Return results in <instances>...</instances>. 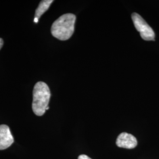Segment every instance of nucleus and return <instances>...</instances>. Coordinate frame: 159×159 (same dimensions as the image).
<instances>
[{
  "label": "nucleus",
  "mask_w": 159,
  "mask_h": 159,
  "mask_svg": "<svg viewBox=\"0 0 159 159\" xmlns=\"http://www.w3.org/2000/svg\"><path fill=\"white\" fill-rule=\"evenodd\" d=\"M76 17L73 14L68 13L60 16L51 26L52 36L61 41L67 40L74 33Z\"/></svg>",
  "instance_id": "1"
},
{
  "label": "nucleus",
  "mask_w": 159,
  "mask_h": 159,
  "mask_svg": "<svg viewBox=\"0 0 159 159\" xmlns=\"http://www.w3.org/2000/svg\"><path fill=\"white\" fill-rule=\"evenodd\" d=\"M51 93L48 85L43 81H39L34 85L32 108L34 114L41 116L46 113L48 107Z\"/></svg>",
  "instance_id": "2"
},
{
  "label": "nucleus",
  "mask_w": 159,
  "mask_h": 159,
  "mask_svg": "<svg viewBox=\"0 0 159 159\" xmlns=\"http://www.w3.org/2000/svg\"><path fill=\"white\" fill-rule=\"evenodd\" d=\"M131 18L134 27L140 33L143 39L146 41H153L155 33L153 30L146 23V21L139 14L134 12L131 14Z\"/></svg>",
  "instance_id": "3"
},
{
  "label": "nucleus",
  "mask_w": 159,
  "mask_h": 159,
  "mask_svg": "<svg viewBox=\"0 0 159 159\" xmlns=\"http://www.w3.org/2000/svg\"><path fill=\"white\" fill-rule=\"evenodd\" d=\"M116 144L119 148L132 149L137 145L136 138L127 133H122L117 137Z\"/></svg>",
  "instance_id": "4"
},
{
  "label": "nucleus",
  "mask_w": 159,
  "mask_h": 159,
  "mask_svg": "<svg viewBox=\"0 0 159 159\" xmlns=\"http://www.w3.org/2000/svg\"><path fill=\"white\" fill-rule=\"evenodd\" d=\"M14 142V137L9 127L5 125H0V150L9 148Z\"/></svg>",
  "instance_id": "5"
},
{
  "label": "nucleus",
  "mask_w": 159,
  "mask_h": 159,
  "mask_svg": "<svg viewBox=\"0 0 159 159\" xmlns=\"http://www.w3.org/2000/svg\"><path fill=\"white\" fill-rule=\"evenodd\" d=\"M52 0H43L40 2V4L35 10V17L39 20L40 17L49 8L50 6L53 2Z\"/></svg>",
  "instance_id": "6"
},
{
  "label": "nucleus",
  "mask_w": 159,
  "mask_h": 159,
  "mask_svg": "<svg viewBox=\"0 0 159 159\" xmlns=\"http://www.w3.org/2000/svg\"><path fill=\"white\" fill-rule=\"evenodd\" d=\"M78 159H91L90 157H89V156H87L85 154H81L79 156Z\"/></svg>",
  "instance_id": "7"
},
{
  "label": "nucleus",
  "mask_w": 159,
  "mask_h": 159,
  "mask_svg": "<svg viewBox=\"0 0 159 159\" xmlns=\"http://www.w3.org/2000/svg\"><path fill=\"white\" fill-rule=\"evenodd\" d=\"M3 44H4L3 40H2V39H1V38H0V50H1V48H2V46H3Z\"/></svg>",
  "instance_id": "8"
},
{
  "label": "nucleus",
  "mask_w": 159,
  "mask_h": 159,
  "mask_svg": "<svg viewBox=\"0 0 159 159\" xmlns=\"http://www.w3.org/2000/svg\"><path fill=\"white\" fill-rule=\"evenodd\" d=\"M34 21L35 23H37L39 22V19L38 18H34Z\"/></svg>",
  "instance_id": "9"
}]
</instances>
